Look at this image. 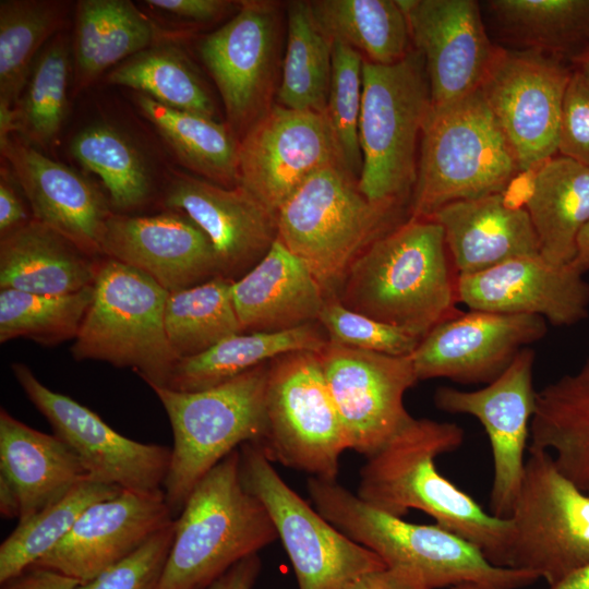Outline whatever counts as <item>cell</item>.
<instances>
[{"label": "cell", "mask_w": 589, "mask_h": 589, "mask_svg": "<svg viewBox=\"0 0 589 589\" xmlns=\"http://www.w3.org/2000/svg\"><path fill=\"white\" fill-rule=\"evenodd\" d=\"M464 440V429L457 423L414 418L366 458L357 495L374 508L401 518L410 509L421 510L478 546L492 564L506 567L510 519L485 512L436 467V458L458 449Z\"/></svg>", "instance_id": "6da1fadb"}, {"label": "cell", "mask_w": 589, "mask_h": 589, "mask_svg": "<svg viewBox=\"0 0 589 589\" xmlns=\"http://www.w3.org/2000/svg\"><path fill=\"white\" fill-rule=\"evenodd\" d=\"M457 277L442 227L432 218L409 217L356 259L336 298L422 338L460 312Z\"/></svg>", "instance_id": "7a4b0ae2"}, {"label": "cell", "mask_w": 589, "mask_h": 589, "mask_svg": "<svg viewBox=\"0 0 589 589\" xmlns=\"http://www.w3.org/2000/svg\"><path fill=\"white\" fill-rule=\"evenodd\" d=\"M315 509L339 531L374 552L389 569L424 589L476 584L486 589H520L538 574L492 564L467 539L437 525H419L374 508L336 481L310 477Z\"/></svg>", "instance_id": "3957f363"}, {"label": "cell", "mask_w": 589, "mask_h": 589, "mask_svg": "<svg viewBox=\"0 0 589 589\" xmlns=\"http://www.w3.org/2000/svg\"><path fill=\"white\" fill-rule=\"evenodd\" d=\"M401 204L369 201L342 163L309 177L276 213L277 239L335 298L356 259L401 223Z\"/></svg>", "instance_id": "277c9868"}, {"label": "cell", "mask_w": 589, "mask_h": 589, "mask_svg": "<svg viewBox=\"0 0 589 589\" xmlns=\"http://www.w3.org/2000/svg\"><path fill=\"white\" fill-rule=\"evenodd\" d=\"M520 172L480 89L432 104L420 139L409 217L431 218L450 203L503 193Z\"/></svg>", "instance_id": "5b68a950"}, {"label": "cell", "mask_w": 589, "mask_h": 589, "mask_svg": "<svg viewBox=\"0 0 589 589\" xmlns=\"http://www.w3.org/2000/svg\"><path fill=\"white\" fill-rule=\"evenodd\" d=\"M239 448L194 486L176 518L157 589H208L242 558L278 539L264 505L243 485Z\"/></svg>", "instance_id": "8992f818"}, {"label": "cell", "mask_w": 589, "mask_h": 589, "mask_svg": "<svg viewBox=\"0 0 589 589\" xmlns=\"http://www.w3.org/2000/svg\"><path fill=\"white\" fill-rule=\"evenodd\" d=\"M268 362L197 392L151 388L173 434L165 500L175 518L200 480L242 444L260 445L266 434Z\"/></svg>", "instance_id": "52a82bcc"}, {"label": "cell", "mask_w": 589, "mask_h": 589, "mask_svg": "<svg viewBox=\"0 0 589 589\" xmlns=\"http://www.w3.org/2000/svg\"><path fill=\"white\" fill-rule=\"evenodd\" d=\"M432 106L422 56L392 64L363 60L358 187L371 202L404 205L417 179L418 143Z\"/></svg>", "instance_id": "ba28073f"}, {"label": "cell", "mask_w": 589, "mask_h": 589, "mask_svg": "<svg viewBox=\"0 0 589 589\" xmlns=\"http://www.w3.org/2000/svg\"><path fill=\"white\" fill-rule=\"evenodd\" d=\"M168 294L141 271L100 259L92 301L71 348L73 358L129 366L149 387H166L178 361L165 329Z\"/></svg>", "instance_id": "9c48e42d"}, {"label": "cell", "mask_w": 589, "mask_h": 589, "mask_svg": "<svg viewBox=\"0 0 589 589\" xmlns=\"http://www.w3.org/2000/svg\"><path fill=\"white\" fill-rule=\"evenodd\" d=\"M265 408L266 434L257 447L267 459L336 481L349 448L318 352L292 351L268 362Z\"/></svg>", "instance_id": "30bf717a"}, {"label": "cell", "mask_w": 589, "mask_h": 589, "mask_svg": "<svg viewBox=\"0 0 589 589\" xmlns=\"http://www.w3.org/2000/svg\"><path fill=\"white\" fill-rule=\"evenodd\" d=\"M527 450L508 517L506 567L533 572L552 587L589 564V495L558 470L550 453Z\"/></svg>", "instance_id": "8fae6325"}, {"label": "cell", "mask_w": 589, "mask_h": 589, "mask_svg": "<svg viewBox=\"0 0 589 589\" xmlns=\"http://www.w3.org/2000/svg\"><path fill=\"white\" fill-rule=\"evenodd\" d=\"M239 454L241 481L266 508L299 589H344L386 567L374 552L339 531L294 492L257 446L242 444Z\"/></svg>", "instance_id": "7c38bea8"}, {"label": "cell", "mask_w": 589, "mask_h": 589, "mask_svg": "<svg viewBox=\"0 0 589 589\" xmlns=\"http://www.w3.org/2000/svg\"><path fill=\"white\" fill-rule=\"evenodd\" d=\"M572 67L534 49L497 48L480 92L520 171L557 155L563 100Z\"/></svg>", "instance_id": "4fadbf2b"}, {"label": "cell", "mask_w": 589, "mask_h": 589, "mask_svg": "<svg viewBox=\"0 0 589 589\" xmlns=\"http://www.w3.org/2000/svg\"><path fill=\"white\" fill-rule=\"evenodd\" d=\"M11 368L29 401L77 456L87 480L143 495H165L171 448L123 436L84 405L45 386L27 365L17 362Z\"/></svg>", "instance_id": "5bb4252c"}, {"label": "cell", "mask_w": 589, "mask_h": 589, "mask_svg": "<svg viewBox=\"0 0 589 589\" xmlns=\"http://www.w3.org/2000/svg\"><path fill=\"white\" fill-rule=\"evenodd\" d=\"M318 356L349 449L369 458L412 423L404 405L406 392L419 382L410 356L329 341Z\"/></svg>", "instance_id": "9a60e30c"}, {"label": "cell", "mask_w": 589, "mask_h": 589, "mask_svg": "<svg viewBox=\"0 0 589 589\" xmlns=\"http://www.w3.org/2000/svg\"><path fill=\"white\" fill-rule=\"evenodd\" d=\"M336 163L345 165L326 113L273 104L239 141L238 185L276 214L309 177Z\"/></svg>", "instance_id": "2e32d148"}, {"label": "cell", "mask_w": 589, "mask_h": 589, "mask_svg": "<svg viewBox=\"0 0 589 589\" xmlns=\"http://www.w3.org/2000/svg\"><path fill=\"white\" fill-rule=\"evenodd\" d=\"M534 352L524 348L493 382L476 390L441 386L434 393L437 409L474 417L491 445L493 481L491 514L508 518L516 502L525 468L530 422L536 408Z\"/></svg>", "instance_id": "e0dca14e"}, {"label": "cell", "mask_w": 589, "mask_h": 589, "mask_svg": "<svg viewBox=\"0 0 589 589\" xmlns=\"http://www.w3.org/2000/svg\"><path fill=\"white\" fill-rule=\"evenodd\" d=\"M278 41L276 3L242 1L239 12L200 44L236 136H242L273 105Z\"/></svg>", "instance_id": "ac0fdd59"}, {"label": "cell", "mask_w": 589, "mask_h": 589, "mask_svg": "<svg viewBox=\"0 0 589 589\" xmlns=\"http://www.w3.org/2000/svg\"><path fill=\"white\" fill-rule=\"evenodd\" d=\"M546 332V321L538 315L469 310L435 325L410 359L418 381L444 377L460 384H489Z\"/></svg>", "instance_id": "d6986e66"}, {"label": "cell", "mask_w": 589, "mask_h": 589, "mask_svg": "<svg viewBox=\"0 0 589 589\" xmlns=\"http://www.w3.org/2000/svg\"><path fill=\"white\" fill-rule=\"evenodd\" d=\"M411 43L423 58L432 104L480 88L497 46L490 40L474 0H398Z\"/></svg>", "instance_id": "ffe728a7"}, {"label": "cell", "mask_w": 589, "mask_h": 589, "mask_svg": "<svg viewBox=\"0 0 589 589\" xmlns=\"http://www.w3.org/2000/svg\"><path fill=\"white\" fill-rule=\"evenodd\" d=\"M582 275L541 253L522 255L458 275V302L469 310L538 315L555 326L574 325L589 313V283Z\"/></svg>", "instance_id": "44dd1931"}, {"label": "cell", "mask_w": 589, "mask_h": 589, "mask_svg": "<svg viewBox=\"0 0 589 589\" xmlns=\"http://www.w3.org/2000/svg\"><path fill=\"white\" fill-rule=\"evenodd\" d=\"M165 204L205 233L220 275L232 280L254 267L277 240L276 214L240 185L227 188L177 173L166 190Z\"/></svg>", "instance_id": "7402d4cb"}, {"label": "cell", "mask_w": 589, "mask_h": 589, "mask_svg": "<svg viewBox=\"0 0 589 589\" xmlns=\"http://www.w3.org/2000/svg\"><path fill=\"white\" fill-rule=\"evenodd\" d=\"M175 519L165 495L122 491L87 507L69 533L32 567L87 582L131 555Z\"/></svg>", "instance_id": "603a6c76"}, {"label": "cell", "mask_w": 589, "mask_h": 589, "mask_svg": "<svg viewBox=\"0 0 589 589\" xmlns=\"http://www.w3.org/2000/svg\"><path fill=\"white\" fill-rule=\"evenodd\" d=\"M101 256L134 267L168 292L221 276L215 250L205 233L179 212L153 216L111 214Z\"/></svg>", "instance_id": "cb8c5ba5"}, {"label": "cell", "mask_w": 589, "mask_h": 589, "mask_svg": "<svg viewBox=\"0 0 589 589\" xmlns=\"http://www.w3.org/2000/svg\"><path fill=\"white\" fill-rule=\"evenodd\" d=\"M1 153L31 205L33 218L84 253L100 257L106 223L112 214L101 193L79 172L33 146L9 140Z\"/></svg>", "instance_id": "d4e9b609"}, {"label": "cell", "mask_w": 589, "mask_h": 589, "mask_svg": "<svg viewBox=\"0 0 589 589\" xmlns=\"http://www.w3.org/2000/svg\"><path fill=\"white\" fill-rule=\"evenodd\" d=\"M443 229L457 275L489 269L512 259L540 253L527 209L505 192L445 205L432 217Z\"/></svg>", "instance_id": "484cf974"}, {"label": "cell", "mask_w": 589, "mask_h": 589, "mask_svg": "<svg viewBox=\"0 0 589 589\" xmlns=\"http://www.w3.org/2000/svg\"><path fill=\"white\" fill-rule=\"evenodd\" d=\"M242 333H278L316 323L326 296L305 263L278 239L232 284Z\"/></svg>", "instance_id": "4316f807"}, {"label": "cell", "mask_w": 589, "mask_h": 589, "mask_svg": "<svg viewBox=\"0 0 589 589\" xmlns=\"http://www.w3.org/2000/svg\"><path fill=\"white\" fill-rule=\"evenodd\" d=\"M0 474L15 488L23 522L62 498L86 472L56 434L37 431L0 410Z\"/></svg>", "instance_id": "83f0119b"}, {"label": "cell", "mask_w": 589, "mask_h": 589, "mask_svg": "<svg viewBox=\"0 0 589 589\" xmlns=\"http://www.w3.org/2000/svg\"><path fill=\"white\" fill-rule=\"evenodd\" d=\"M99 257L31 218L0 242V289L63 296L94 284Z\"/></svg>", "instance_id": "f1b7e54d"}, {"label": "cell", "mask_w": 589, "mask_h": 589, "mask_svg": "<svg viewBox=\"0 0 589 589\" xmlns=\"http://www.w3.org/2000/svg\"><path fill=\"white\" fill-rule=\"evenodd\" d=\"M525 172L522 202L540 253L555 264H570L589 221V167L555 155Z\"/></svg>", "instance_id": "f546056e"}, {"label": "cell", "mask_w": 589, "mask_h": 589, "mask_svg": "<svg viewBox=\"0 0 589 589\" xmlns=\"http://www.w3.org/2000/svg\"><path fill=\"white\" fill-rule=\"evenodd\" d=\"M528 448L553 456L558 470L589 495V357L575 373L537 390Z\"/></svg>", "instance_id": "4dcf8cb0"}, {"label": "cell", "mask_w": 589, "mask_h": 589, "mask_svg": "<svg viewBox=\"0 0 589 589\" xmlns=\"http://www.w3.org/2000/svg\"><path fill=\"white\" fill-rule=\"evenodd\" d=\"M327 342L317 322L278 333H239L196 356L178 360L166 387L178 392L207 389L284 353L320 352Z\"/></svg>", "instance_id": "1f68e13d"}, {"label": "cell", "mask_w": 589, "mask_h": 589, "mask_svg": "<svg viewBox=\"0 0 589 589\" xmlns=\"http://www.w3.org/2000/svg\"><path fill=\"white\" fill-rule=\"evenodd\" d=\"M156 33L154 23L131 1H79L73 43L79 87L149 48Z\"/></svg>", "instance_id": "d6a6232c"}, {"label": "cell", "mask_w": 589, "mask_h": 589, "mask_svg": "<svg viewBox=\"0 0 589 589\" xmlns=\"http://www.w3.org/2000/svg\"><path fill=\"white\" fill-rule=\"evenodd\" d=\"M308 3L316 25L327 38L348 45L370 62L392 64L412 50L408 22L398 0H313Z\"/></svg>", "instance_id": "836d02e7"}, {"label": "cell", "mask_w": 589, "mask_h": 589, "mask_svg": "<svg viewBox=\"0 0 589 589\" xmlns=\"http://www.w3.org/2000/svg\"><path fill=\"white\" fill-rule=\"evenodd\" d=\"M135 100L187 168L216 184L238 185L239 142L229 127L216 119L164 106L143 94H136Z\"/></svg>", "instance_id": "e575fe53"}, {"label": "cell", "mask_w": 589, "mask_h": 589, "mask_svg": "<svg viewBox=\"0 0 589 589\" xmlns=\"http://www.w3.org/2000/svg\"><path fill=\"white\" fill-rule=\"evenodd\" d=\"M65 15L62 1L1 0L0 107L15 108L37 57Z\"/></svg>", "instance_id": "d590c367"}, {"label": "cell", "mask_w": 589, "mask_h": 589, "mask_svg": "<svg viewBox=\"0 0 589 589\" xmlns=\"http://www.w3.org/2000/svg\"><path fill=\"white\" fill-rule=\"evenodd\" d=\"M333 41L316 25L308 1L287 5V45L277 104L325 113L332 76Z\"/></svg>", "instance_id": "8d00e7d4"}, {"label": "cell", "mask_w": 589, "mask_h": 589, "mask_svg": "<svg viewBox=\"0 0 589 589\" xmlns=\"http://www.w3.org/2000/svg\"><path fill=\"white\" fill-rule=\"evenodd\" d=\"M498 28L526 49L554 56L589 45V0H491Z\"/></svg>", "instance_id": "74e56055"}, {"label": "cell", "mask_w": 589, "mask_h": 589, "mask_svg": "<svg viewBox=\"0 0 589 589\" xmlns=\"http://www.w3.org/2000/svg\"><path fill=\"white\" fill-rule=\"evenodd\" d=\"M233 281L217 276L169 292L165 305V329L178 360L196 356L218 341L242 333L233 305Z\"/></svg>", "instance_id": "f35d334b"}, {"label": "cell", "mask_w": 589, "mask_h": 589, "mask_svg": "<svg viewBox=\"0 0 589 589\" xmlns=\"http://www.w3.org/2000/svg\"><path fill=\"white\" fill-rule=\"evenodd\" d=\"M106 81L164 106L216 119L215 106L201 77L176 47L151 46L112 68Z\"/></svg>", "instance_id": "ab89813d"}, {"label": "cell", "mask_w": 589, "mask_h": 589, "mask_svg": "<svg viewBox=\"0 0 589 589\" xmlns=\"http://www.w3.org/2000/svg\"><path fill=\"white\" fill-rule=\"evenodd\" d=\"M122 491L86 479L52 505L19 522L0 545V584L22 574L51 551L87 507Z\"/></svg>", "instance_id": "60d3db41"}, {"label": "cell", "mask_w": 589, "mask_h": 589, "mask_svg": "<svg viewBox=\"0 0 589 589\" xmlns=\"http://www.w3.org/2000/svg\"><path fill=\"white\" fill-rule=\"evenodd\" d=\"M73 157L96 173L111 204L121 211L142 205L149 194V177L143 158L118 130L93 124L81 130L70 145Z\"/></svg>", "instance_id": "b9f144b4"}, {"label": "cell", "mask_w": 589, "mask_h": 589, "mask_svg": "<svg viewBox=\"0 0 589 589\" xmlns=\"http://www.w3.org/2000/svg\"><path fill=\"white\" fill-rule=\"evenodd\" d=\"M93 297V285L63 296L0 290V341L27 338L46 346L75 339Z\"/></svg>", "instance_id": "7bdbcfd3"}, {"label": "cell", "mask_w": 589, "mask_h": 589, "mask_svg": "<svg viewBox=\"0 0 589 589\" xmlns=\"http://www.w3.org/2000/svg\"><path fill=\"white\" fill-rule=\"evenodd\" d=\"M69 40L56 34L43 48L15 106L16 129L40 146L58 136L68 106Z\"/></svg>", "instance_id": "ee69618b"}, {"label": "cell", "mask_w": 589, "mask_h": 589, "mask_svg": "<svg viewBox=\"0 0 589 589\" xmlns=\"http://www.w3.org/2000/svg\"><path fill=\"white\" fill-rule=\"evenodd\" d=\"M363 60L361 53L353 48L340 41H333L332 76L325 113L345 166L357 179L362 169L359 121Z\"/></svg>", "instance_id": "f6af8a7d"}, {"label": "cell", "mask_w": 589, "mask_h": 589, "mask_svg": "<svg viewBox=\"0 0 589 589\" xmlns=\"http://www.w3.org/2000/svg\"><path fill=\"white\" fill-rule=\"evenodd\" d=\"M317 323L329 342L389 356H410L421 338L350 310L336 297L327 298Z\"/></svg>", "instance_id": "bcb514c9"}, {"label": "cell", "mask_w": 589, "mask_h": 589, "mask_svg": "<svg viewBox=\"0 0 589 589\" xmlns=\"http://www.w3.org/2000/svg\"><path fill=\"white\" fill-rule=\"evenodd\" d=\"M176 519L124 560L76 589H157L175 537Z\"/></svg>", "instance_id": "7dc6e473"}, {"label": "cell", "mask_w": 589, "mask_h": 589, "mask_svg": "<svg viewBox=\"0 0 589 589\" xmlns=\"http://www.w3.org/2000/svg\"><path fill=\"white\" fill-rule=\"evenodd\" d=\"M557 155L589 167V83L575 70L563 100Z\"/></svg>", "instance_id": "c3c4849f"}, {"label": "cell", "mask_w": 589, "mask_h": 589, "mask_svg": "<svg viewBox=\"0 0 589 589\" xmlns=\"http://www.w3.org/2000/svg\"><path fill=\"white\" fill-rule=\"evenodd\" d=\"M145 3L159 11L195 21H211L231 7L225 0H147Z\"/></svg>", "instance_id": "681fc988"}, {"label": "cell", "mask_w": 589, "mask_h": 589, "mask_svg": "<svg viewBox=\"0 0 589 589\" xmlns=\"http://www.w3.org/2000/svg\"><path fill=\"white\" fill-rule=\"evenodd\" d=\"M81 582L56 570L29 567L1 584L2 589H76Z\"/></svg>", "instance_id": "f907efd6"}, {"label": "cell", "mask_w": 589, "mask_h": 589, "mask_svg": "<svg viewBox=\"0 0 589 589\" xmlns=\"http://www.w3.org/2000/svg\"><path fill=\"white\" fill-rule=\"evenodd\" d=\"M26 209L8 178L0 180V235L1 237L29 221Z\"/></svg>", "instance_id": "816d5d0a"}, {"label": "cell", "mask_w": 589, "mask_h": 589, "mask_svg": "<svg viewBox=\"0 0 589 589\" xmlns=\"http://www.w3.org/2000/svg\"><path fill=\"white\" fill-rule=\"evenodd\" d=\"M261 567L259 554L247 556L217 578L208 589H253Z\"/></svg>", "instance_id": "f5cc1de1"}, {"label": "cell", "mask_w": 589, "mask_h": 589, "mask_svg": "<svg viewBox=\"0 0 589 589\" xmlns=\"http://www.w3.org/2000/svg\"><path fill=\"white\" fill-rule=\"evenodd\" d=\"M344 589H424L412 578L387 567L368 573Z\"/></svg>", "instance_id": "db71d44e"}, {"label": "cell", "mask_w": 589, "mask_h": 589, "mask_svg": "<svg viewBox=\"0 0 589 589\" xmlns=\"http://www.w3.org/2000/svg\"><path fill=\"white\" fill-rule=\"evenodd\" d=\"M0 514L5 519L20 517L21 502L12 483L0 474Z\"/></svg>", "instance_id": "11a10c76"}, {"label": "cell", "mask_w": 589, "mask_h": 589, "mask_svg": "<svg viewBox=\"0 0 589 589\" xmlns=\"http://www.w3.org/2000/svg\"><path fill=\"white\" fill-rule=\"evenodd\" d=\"M570 265L581 274L589 271V221L579 233L576 255Z\"/></svg>", "instance_id": "9f6ffc18"}, {"label": "cell", "mask_w": 589, "mask_h": 589, "mask_svg": "<svg viewBox=\"0 0 589 589\" xmlns=\"http://www.w3.org/2000/svg\"><path fill=\"white\" fill-rule=\"evenodd\" d=\"M549 589H589V564L570 573Z\"/></svg>", "instance_id": "6f0895ef"}, {"label": "cell", "mask_w": 589, "mask_h": 589, "mask_svg": "<svg viewBox=\"0 0 589 589\" xmlns=\"http://www.w3.org/2000/svg\"><path fill=\"white\" fill-rule=\"evenodd\" d=\"M572 69L579 72L589 83V45L570 56Z\"/></svg>", "instance_id": "680465c9"}, {"label": "cell", "mask_w": 589, "mask_h": 589, "mask_svg": "<svg viewBox=\"0 0 589 589\" xmlns=\"http://www.w3.org/2000/svg\"><path fill=\"white\" fill-rule=\"evenodd\" d=\"M449 589H486L476 584H461Z\"/></svg>", "instance_id": "91938a15"}]
</instances>
